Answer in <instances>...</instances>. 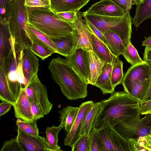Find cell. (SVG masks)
<instances>
[{"instance_id": "2", "label": "cell", "mask_w": 151, "mask_h": 151, "mask_svg": "<svg viewBox=\"0 0 151 151\" xmlns=\"http://www.w3.org/2000/svg\"><path fill=\"white\" fill-rule=\"evenodd\" d=\"M48 68L52 78L68 99L76 100L87 96L88 83L74 70L66 59L60 57L54 58L50 61Z\"/></svg>"}, {"instance_id": "46", "label": "cell", "mask_w": 151, "mask_h": 151, "mask_svg": "<svg viewBox=\"0 0 151 151\" xmlns=\"http://www.w3.org/2000/svg\"><path fill=\"white\" fill-rule=\"evenodd\" d=\"M12 105L6 101H2L0 104V116H3L10 110Z\"/></svg>"}, {"instance_id": "25", "label": "cell", "mask_w": 151, "mask_h": 151, "mask_svg": "<svg viewBox=\"0 0 151 151\" xmlns=\"http://www.w3.org/2000/svg\"><path fill=\"white\" fill-rule=\"evenodd\" d=\"M135 12L132 23L137 28L143 21L151 19V0H144L143 3L136 5Z\"/></svg>"}, {"instance_id": "27", "label": "cell", "mask_w": 151, "mask_h": 151, "mask_svg": "<svg viewBox=\"0 0 151 151\" xmlns=\"http://www.w3.org/2000/svg\"><path fill=\"white\" fill-rule=\"evenodd\" d=\"M63 128L62 125L47 127L46 129L45 140L50 151H63L58 145V134Z\"/></svg>"}, {"instance_id": "15", "label": "cell", "mask_w": 151, "mask_h": 151, "mask_svg": "<svg viewBox=\"0 0 151 151\" xmlns=\"http://www.w3.org/2000/svg\"><path fill=\"white\" fill-rule=\"evenodd\" d=\"M125 11L110 0H101L92 5L84 14L109 17L124 15Z\"/></svg>"}, {"instance_id": "17", "label": "cell", "mask_w": 151, "mask_h": 151, "mask_svg": "<svg viewBox=\"0 0 151 151\" xmlns=\"http://www.w3.org/2000/svg\"><path fill=\"white\" fill-rule=\"evenodd\" d=\"M13 106L16 118L26 121H33L30 101L24 88H22L18 97Z\"/></svg>"}, {"instance_id": "26", "label": "cell", "mask_w": 151, "mask_h": 151, "mask_svg": "<svg viewBox=\"0 0 151 151\" xmlns=\"http://www.w3.org/2000/svg\"><path fill=\"white\" fill-rule=\"evenodd\" d=\"M111 48L110 50L118 57L123 52L125 45L118 35L115 32L108 30L103 33Z\"/></svg>"}, {"instance_id": "13", "label": "cell", "mask_w": 151, "mask_h": 151, "mask_svg": "<svg viewBox=\"0 0 151 151\" xmlns=\"http://www.w3.org/2000/svg\"><path fill=\"white\" fill-rule=\"evenodd\" d=\"M66 58L74 70L87 82L89 68L88 51L81 48L76 49Z\"/></svg>"}, {"instance_id": "19", "label": "cell", "mask_w": 151, "mask_h": 151, "mask_svg": "<svg viewBox=\"0 0 151 151\" xmlns=\"http://www.w3.org/2000/svg\"><path fill=\"white\" fill-rule=\"evenodd\" d=\"M25 30L32 42L41 45L57 53L56 46L52 39L28 22L25 25Z\"/></svg>"}, {"instance_id": "43", "label": "cell", "mask_w": 151, "mask_h": 151, "mask_svg": "<svg viewBox=\"0 0 151 151\" xmlns=\"http://www.w3.org/2000/svg\"><path fill=\"white\" fill-rule=\"evenodd\" d=\"M31 110L33 116V121H37L44 117L45 115L40 106L33 101L30 100Z\"/></svg>"}, {"instance_id": "34", "label": "cell", "mask_w": 151, "mask_h": 151, "mask_svg": "<svg viewBox=\"0 0 151 151\" xmlns=\"http://www.w3.org/2000/svg\"><path fill=\"white\" fill-rule=\"evenodd\" d=\"M123 63L119 60L112 65L111 73V81L112 86H116L122 83L124 74L123 70Z\"/></svg>"}, {"instance_id": "49", "label": "cell", "mask_w": 151, "mask_h": 151, "mask_svg": "<svg viewBox=\"0 0 151 151\" xmlns=\"http://www.w3.org/2000/svg\"><path fill=\"white\" fill-rule=\"evenodd\" d=\"M142 137L147 144L151 148V133L146 136H143Z\"/></svg>"}, {"instance_id": "4", "label": "cell", "mask_w": 151, "mask_h": 151, "mask_svg": "<svg viewBox=\"0 0 151 151\" xmlns=\"http://www.w3.org/2000/svg\"><path fill=\"white\" fill-rule=\"evenodd\" d=\"M83 13V12H82ZM83 18L90 22L103 33L108 30L116 32L125 46L130 41L132 33V19L130 11L118 17H109L84 14Z\"/></svg>"}, {"instance_id": "48", "label": "cell", "mask_w": 151, "mask_h": 151, "mask_svg": "<svg viewBox=\"0 0 151 151\" xmlns=\"http://www.w3.org/2000/svg\"><path fill=\"white\" fill-rule=\"evenodd\" d=\"M145 40L142 43V46L151 48V36L147 37H145Z\"/></svg>"}, {"instance_id": "37", "label": "cell", "mask_w": 151, "mask_h": 151, "mask_svg": "<svg viewBox=\"0 0 151 151\" xmlns=\"http://www.w3.org/2000/svg\"><path fill=\"white\" fill-rule=\"evenodd\" d=\"M72 151H89V134L80 136L75 143Z\"/></svg>"}, {"instance_id": "8", "label": "cell", "mask_w": 151, "mask_h": 151, "mask_svg": "<svg viewBox=\"0 0 151 151\" xmlns=\"http://www.w3.org/2000/svg\"><path fill=\"white\" fill-rule=\"evenodd\" d=\"M24 88L30 100L38 104L45 115L48 114L53 105L49 100L46 87L41 82L37 74L29 81Z\"/></svg>"}, {"instance_id": "39", "label": "cell", "mask_w": 151, "mask_h": 151, "mask_svg": "<svg viewBox=\"0 0 151 151\" xmlns=\"http://www.w3.org/2000/svg\"><path fill=\"white\" fill-rule=\"evenodd\" d=\"M133 151H151L150 148L140 137L137 139H130L128 140Z\"/></svg>"}, {"instance_id": "16", "label": "cell", "mask_w": 151, "mask_h": 151, "mask_svg": "<svg viewBox=\"0 0 151 151\" xmlns=\"http://www.w3.org/2000/svg\"><path fill=\"white\" fill-rule=\"evenodd\" d=\"M14 42L11 36L8 23L0 22V68L5 72V63L9 56Z\"/></svg>"}, {"instance_id": "33", "label": "cell", "mask_w": 151, "mask_h": 151, "mask_svg": "<svg viewBox=\"0 0 151 151\" xmlns=\"http://www.w3.org/2000/svg\"><path fill=\"white\" fill-rule=\"evenodd\" d=\"M37 121H26L20 118H17L16 124L22 131L29 135L38 136L39 129L36 123Z\"/></svg>"}, {"instance_id": "5", "label": "cell", "mask_w": 151, "mask_h": 151, "mask_svg": "<svg viewBox=\"0 0 151 151\" xmlns=\"http://www.w3.org/2000/svg\"><path fill=\"white\" fill-rule=\"evenodd\" d=\"M27 22L28 12L24 0H18L8 24L15 46L21 50L25 47L30 49L32 45L31 41L24 29Z\"/></svg>"}, {"instance_id": "23", "label": "cell", "mask_w": 151, "mask_h": 151, "mask_svg": "<svg viewBox=\"0 0 151 151\" xmlns=\"http://www.w3.org/2000/svg\"><path fill=\"white\" fill-rule=\"evenodd\" d=\"M88 54L89 68L87 83L94 85L104 66L107 63L99 58L92 50L88 51Z\"/></svg>"}, {"instance_id": "40", "label": "cell", "mask_w": 151, "mask_h": 151, "mask_svg": "<svg viewBox=\"0 0 151 151\" xmlns=\"http://www.w3.org/2000/svg\"><path fill=\"white\" fill-rule=\"evenodd\" d=\"M1 151H23L17 141L16 137L5 141Z\"/></svg>"}, {"instance_id": "29", "label": "cell", "mask_w": 151, "mask_h": 151, "mask_svg": "<svg viewBox=\"0 0 151 151\" xmlns=\"http://www.w3.org/2000/svg\"><path fill=\"white\" fill-rule=\"evenodd\" d=\"M18 0H0V22H8Z\"/></svg>"}, {"instance_id": "3", "label": "cell", "mask_w": 151, "mask_h": 151, "mask_svg": "<svg viewBox=\"0 0 151 151\" xmlns=\"http://www.w3.org/2000/svg\"><path fill=\"white\" fill-rule=\"evenodd\" d=\"M27 10L28 22L51 39H60L74 33V22L62 20L51 9Z\"/></svg>"}, {"instance_id": "10", "label": "cell", "mask_w": 151, "mask_h": 151, "mask_svg": "<svg viewBox=\"0 0 151 151\" xmlns=\"http://www.w3.org/2000/svg\"><path fill=\"white\" fill-rule=\"evenodd\" d=\"M95 103L90 101L82 103L79 106V109L72 128L64 138V144L72 149L80 137V132L86 116Z\"/></svg>"}, {"instance_id": "14", "label": "cell", "mask_w": 151, "mask_h": 151, "mask_svg": "<svg viewBox=\"0 0 151 151\" xmlns=\"http://www.w3.org/2000/svg\"><path fill=\"white\" fill-rule=\"evenodd\" d=\"M21 62L25 87L29 81L37 74L39 65V60L30 48L25 47L21 52Z\"/></svg>"}, {"instance_id": "51", "label": "cell", "mask_w": 151, "mask_h": 151, "mask_svg": "<svg viewBox=\"0 0 151 151\" xmlns=\"http://www.w3.org/2000/svg\"><path fill=\"white\" fill-rule=\"evenodd\" d=\"M130 1L133 3L134 5H137L138 4L143 3L144 0H128Z\"/></svg>"}, {"instance_id": "1", "label": "cell", "mask_w": 151, "mask_h": 151, "mask_svg": "<svg viewBox=\"0 0 151 151\" xmlns=\"http://www.w3.org/2000/svg\"><path fill=\"white\" fill-rule=\"evenodd\" d=\"M101 102V107L92 127L98 131L141 114L140 101L124 91H114L108 99Z\"/></svg>"}, {"instance_id": "9", "label": "cell", "mask_w": 151, "mask_h": 151, "mask_svg": "<svg viewBox=\"0 0 151 151\" xmlns=\"http://www.w3.org/2000/svg\"><path fill=\"white\" fill-rule=\"evenodd\" d=\"M151 62L145 61L143 63L132 66L124 76L122 83L124 91L129 94L135 84L150 78Z\"/></svg>"}, {"instance_id": "28", "label": "cell", "mask_w": 151, "mask_h": 151, "mask_svg": "<svg viewBox=\"0 0 151 151\" xmlns=\"http://www.w3.org/2000/svg\"><path fill=\"white\" fill-rule=\"evenodd\" d=\"M101 105V101L95 103L88 112L84 121L80 137L85 134H89Z\"/></svg>"}, {"instance_id": "12", "label": "cell", "mask_w": 151, "mask_h": 151, "mask_svg": "<svg viewBox=\"0 0 151 151\" xmlns=\"http://www.w3.org/2000/svg\"><path fill=\"white\" fill-rule=\"evenodd\" d=\"M16 137L23 151H50L44 137L29 135L18 127Z\"/></svg>"}, {"instance_id": "18", "label": "cell", "mask_w": 151, "mask_h": 151, "mask_svg": "<svg viewBox=\"0 0 151 151\" xmlns=\"http://www.w3.org/2000/svg\"><path fill=\"white\" fill-rule=\"evenodd\" d=\"M91 32L92 50L99 58L112 65L119 60V57L115 55L105 43Z\"/></svg>"}, {"instance_id": "7", "label": "cell", "mask_w": 151, "mask_h": 151, "mask_svg": "<svg viewBox=\"0 0 151 151\" xmlns=\"http://www.w3.org/2000/svg\"><path fill=\"white\" fill-rule=\"evenodd\" d=\"M102 144V151H133L128 141L109 126L99 131Z\"/></svg>"}, {"instance_id": "21", "label": "cell", "mask_w": 151, "mask_h": 151, "mask_svg": "<svg viewBox=\"0 0 151 151\" xmlns=\"http://www.w3.org/2000/svg\"><path fill=\"white\" fill-rule=\"evenodd\" d=\"M112 68L111 64L109 63L105 64L101 73L93 85L99 88L104 94H111L115 91V88L112 86L111 81Z\"/></svg>"}, {"instance_id": "41", "label": "cell", "mask_w": 151, "mask_h": 151, "mask_svg": "<svg viewBox=\"0 0 151 151\" xmlns=\"http://www.w3.org/2000/svg\"><path fill=\"white\" fill-rule=\"evenodd\" d=\"M84 19L86 25L90 31L105 43L110 50V47L103 33L89 21Z\"/></svg>"}, {"instance_id": "6", "label": "cell", "mask_w": 151, "mask_h": 151, "mask_svg": "<svg viewBox=\"0 0 151 151\" xmlns=\"http://www.w3.org/2000/svg\"><path fill=\"white\" fill-rule=\"evenodd\" d=\"M114 129L124 138L128 141L146 136L151 133V114L140 116L114 125Z\"/></svg>"}, {"instance_id": "38", "label": "cell", "mask_w": 151, "mask_h": 151, "mask_svg": "<svg viewBox=\"0 0 151 151\" xmlns=\"http://www.w3.org/2000/svg\"><path fill=\"white\" fill-rule=\"evenodd\" d=\"M27 9L51 8L50 0H24Z\"/></svg>"}, {"instance_id": "22", "label": "cell", "mask_w": 151, "mask_h": 151, "mask_svg": "<svg viewBox=\"0 0 151 151\" xmlns=\"http://www.w3.org/2000/svg\"><path fill=\"white\" fill-rule=\"evenodd\" d=\"M52 40L56 46L57 53L66 58L73 54L76 49V41L73 33L60 39Z\"/></svg>"}, {"instance_id": "30", "label": "cell", "mask_w": 151, "mask_h": 151, "mask_svg": "<svg viewBox=\"0 0 151 151\" xmlns=\"http://www.w3.org/2000/svg\"><path fill=\"white\" fill-rule=\"evenodd\" d=\"M122 55L132 66L142 64L145 62L141 58L137 50L132 44L131 41L125 46Z\"/></svg>"}, {"instance_id": "50", "label": "cell", "mask_w": 151, "mask_h": 151, "mask_svg": "<svg viewBox=\"0 0 151 151\" xmlns=\"http://www.w3.org/2000/svg\"><path fill=\"white\" fill-rule=\"evenodd\" d=\"M150 83L148 92L143 101H146L151 100V75L150 77Z\"/></svg>"}, {"instance_id": "32", "label": "cell", "mask_w": 151, "mask_h": 151, "mask_svg": "<svg viewBox=\"0 0 151 151\" xmlns=\"http://www.w3.org/2000/svg\"><path fill=\"white\" fill-rule=\"evenodd\" d=\"M0 100L8 102L13 106L16 102L11 93L5 76L0 68Z\"/></svg>"}, {"instance_id": "35", "label": "cell", "mask_w": 151, "mask_h": 151, "mask_svg": "<svg viewBox=\"0 0 151 151\" xmlns=\"http://www.w3.org/2000/svg\"><path fill=\"white\" fill-rule=\"evenodd\" d=\"M89 135V151H102V144L99 131L92 128Z\"/></svg>"}, {"instance_id": "11", "label": "cell", "mask_w": 151, "mask_h": 151, "mask_svg": "<svg viewBox=\"0 0 151 151\" xmlns=\"http://www.w3.org/2000/svg\"><path fill=\"white\" fill-rule=\"evenodd\" d=\"M74 23V34L76 41V49L81 48L87 51L92 50L91 32L84 21L82 12H77Z\"/></svg>"}, {"instance_id": "42", "label": "cell", "mask_w": 151, "mask_h": 151, "mask_svg": "<svg viewBox=\"0 0 151 151\" xmlns=\"http://www.w3.org/2000/svg\"><path fill=\"white\" fill-rule=\"evenodd\" d=\"M78 12L66 11L55 13L61 19L65 21L74 22L76 19Z\"/></svg>"}, {"instance_id": "24", "label": "cell", "mask_w": 151, "mask_h": 151, "mask_svg": "<svg viewBox=\"0 0 151 151\" xmlns=\"http://www.w3.org/2000/svg\"><path fill=\"white\" fill-rule=\"evenodd\" d=\"M78 107L67 106L58 111L60 114V124L65 129L66 134L71 130L79 111Z\"/></svg>"}, {"instance_id": "44", "label": "cell", "mask_w": 151, "mask_h": 151, "mask_svg": "<svg viewBox=\"0 0 151 151\" xmlns=\"http://www.w3.org/2000/svg\"><path fill=\"white\" fill-rule=\"evenodd\" d=\"M125 12L130 11L134 4L128 0H110Z\"/></svg>"}, {"instance_id": "31", "label": "cell", "mask_w": 151, "mask_h": 151, "mask_svg": "<svg viewBox=\"0 0 151 151\" xmlns=\"http://www.w3.org/2000/svg\"><path fill=\"white\" fill-rule=\"evenodd\" d=\"M150 83V78L137 83L129 94L141 102L143 101L148 92Z\"/></svg>"}, {"instance_id": "47", "label": "cell", "mask_w": 151, "mask_h": 151, "mask_svg": "<svg viewBox=\"0 0 151 151\" xmlns=\"http://www.w3.org/2000/svg\"><path fill=\"white\" fill-rule=\"evenodd\" d=\"M143 55V60L151 62V48L146 47Z\"/></svg>"}, {"instance_id": "36", "label": "cell", "mask_w": 151, "mask_h": 151, "mask_svg": "<svg viewBox=\"0 0 151 151\" xmlns=\"http://www.w3.org/2000/svg\"><path fill=\"white\" fill-rule=\"evenodd\" d=\"M32 52L42 60L47 58L55 52L41 45L32 42L30 48Z\"/></svg>"}, {"instance_id": "20", "label": "cell", "mask_w": 151, "mask_h": 151, "mask_svg": "<svg viewBox=\"0 0 151 151\" xmlns=\"http://www.w3.org/2000/svg\"><path fill=\"white\" fill-rule=\"evenodd\" d=\"M90 0H50L51 8L55 13L66 11L78 12Z\"/></svg>"}, {"instance_id": "45", "label": "cell", "mask_w": 151, "mask_h": 151, "mask_svg": "<svg viewBox=\"0 0 151 151\" xmlns=\"http://www.w3.org/2000/svg\"><path fill=\"white\" fill-rule=\"evenodd\" d=\"M139 105L141 114H151V100L140 101Z\"/></svg>"}]
</instances>
